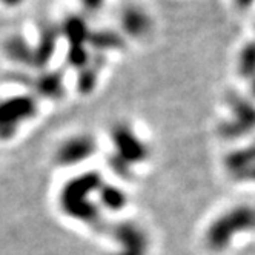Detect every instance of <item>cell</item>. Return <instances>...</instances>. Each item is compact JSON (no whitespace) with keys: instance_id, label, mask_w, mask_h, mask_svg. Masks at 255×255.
<instances>
[{"instance_id":"cell-4","label":"cell","mask_w":255,"mask_h":255,"mask_svg":"<svg viewBox=\"0 0 255 255\" xmlns=\"http://www.w3.org/2000/svg\"><path fill=\"white\" fill-rule=\"evenodd\" d=\"M5 2H8L9 5H17V2H19V0H5Z\"/></svg>"},{"instance_id":"cell-1","label":"cell","mask_w":255,"mask_h":255,"mask_svg":"<svg viewBox=\"0 0 255 255\" xmlns=\"http://www.w3.org/2000/svg\"><path fill=\"white\" fill-rule=\"evenodd\" d=\"M122 26L132 35H141L149 28V19L146 12H143L140 8H128L122 14Z\"/></svg>"},{"instance_id":"cell-3","label":"cell","mask_w":255,"mask_h":255,"mask_svg":"<svg viewBox=\"0 0 255 255\" xmlns=\"http://www.w3.org/2000/svg\"><path fill=\"white\" fill-rule=\"evenodd\" d=\"M80 2L88 12H96L105 5V0H80Z\"/></svg>"},{"instance_id":"cell-2","label":"cell","mask_w":255,"mask_h":255,"mask_svg":"<svg viewBox=\"0 0 255 255\" xmlns=\"http://www.w3.org/2000/svg\"><path fill=\"white\" fill-rule=\"evenodd\" d=\"M63 28L71 42H74L77 45L82 42V39L86 37V25L80 19H69Z\"/></svg>"}]
</instances>
